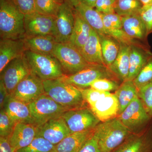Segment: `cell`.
I'll return each instance as SVG.
<instances>
[{
	"instance_id": "cell-1",
	"label": "cell",
	"mask_w": 152,
	"mask_h": 152,
	"mask_svg": "<svg viewBox=\"0 0 152 152\" xmlns=\"http://www.w3.org/2000/svg\"><path fill=\"white\" fill-rule=\"evenodd\" d=\"M45 93L67 110L88 105L80 89L61 78L43 81Z\"/></svg>"
},
{
	"instance_id": "cell-2",
	"label": "cell",
	"mask_w": 152,
	"mask_h": 152,
	"mask_svg": "<svg viewBox=\"0 0 152 152\" xmlns=\"http://www.w3.org/2000/svg\"><path fill=\"white\" fill-rule=\"evenodd\" d=\"M24 18L14 0H0L1 39H24Z\"/></svg>"
},
{
	"instance_id": "cell-3",
	"label": "cell",
	"mask_w": 152,
	"mask_h": 152,
	"mask_svg": "<svg viewBox=\"0 0 152 152\" xmlns=\"http://www.w3.org/2000/svg\"><path fill=\"white\" fill-rule=\"evenodd\" d=\"M131 134L118 117L101 122L95 129L94 135L103 152H114Z\"/></svg>"
},
{
	"instance_id": "cell-4",
	"label": "cell",
	"mask_w": 152,
	"mask_h": 152,
	"mask_svg": "<svg viewBox=\"0 0 152 152\" xmlns=\"http://www.w3.org/2000/svg\"><path fill=\"white\" fill-rule=\"evenodd\" d=\"M24 56L31 73L43 81L60 78L65 75L59 62L53 55L42 54L26 50Z\"/></svg>"
},
{
	"instance_id": "cell-5",
	"label": "cell",
	"mask_w": 152,
	"mask_h": 152,
	"mask_svg": "<svg viewBox=\"0 0 152 152\" xmlns=\"http://www.w3.org/2000/svg\"><path fill=\"white\" fill-rule=\"evenodd\" d=\"M117 117L129 132L134 134L143 132L152 122V117L138 96Z\"/></svg>"
},
{
	"instance_id": "cell-6",
	"label": "cell",
	"mask_w": 152,
	"mask_h": 152,
	"mask_svg": "<svg viewBox=\"0 0 152 152\" xmlns=\"http://www.w3.org/2000/svg\"><path fill=\"white\" fill-rule=\"evenodd\" d=\"M53 55L59 62L65 75L78 72L89 64L80 52L70 43H57Z\"/></svg>"
},
{
	"instance_id": "cell-7",
	"label": "cell",
	"mask_w": 152,
	"mask_h": 152,
	"mask_svg": "<svg viewBox=\"0 0 152 152\" xmlns=\"http://www.w3.org/2000/svg\"><path fill=\"white\" fill-rule=\"evenodd\" d=\"M61 78L80 89L90 88L93 82L98 79L110 78L117 80L108 68L97 64H89L76 74L70 75H64Z\"/></svg>"
},
{
	"instance_id": "cell-8",
	"label": "cell",
	"mask_w": 152,
	"mask_h": 152,
	"mask_svg": "<svg viewBox=\"0 0 152 152\" xmlns=\"http://www.w3.org/2000/svg\"><path fill=\"white\" fill-rule=\"evenodd\" d=\"M36 126H40L49 120L62 116L66 109L45 94L28 104Z\"/></svg>"
},
{
	"instance_id": "cell-9",
	"label": "cell",
	"mask_w": 152,
	"mask_h": 152,
	"mask_svg": "<svg viewBox=\"0 0 152 152\" xmlns=\"http://www.w3.org/2000/svg\"><path fill=\"white\" fill-rule=\"evenodd\" d=\"M62 116L72 134L94 129L101 122L88 105L68 110Z\"/></svg>"
},
{
	"instance_id": "cell-10",
	"label": "cell",
	"mask_w": 152,
	"mask_h": 152,
	"mask_svg": "<svg viewBox=\"0 0 152 152\" xmlns=\"http://www.w3.org/2000/svg\"><path fill=\"white\" fill-rule=\"evenodd\" d=\"M31 73L29 66L23 56L12 60L0 72L2 81L9 94H11L18 84Z\"/></svg>"
},
{
	"instance_id": "cell-11",
	"label": "cell",
	"mask_w": 152,
	"mask_h": 152,
	"mask_svg": "<svg viewBox=\"0 0 152 152\" xmlns=\"http://www.w3.org/2000/svg\"><path fill=\"white\" fill-rule=\"evenodd\" d=\"M74 10L66 1L60 6L55 17L53 35L57 42H69L75 25Z\"/></svg>"
},
{
	"instance_id": "cell-12",
	"label": "cell",
	"mask_w": 152,
	"mask_h": 152,
	"mask_svg": "<svg viewBox=\"0 0 152 152\" xmlns=\"http://www.w3.org/2000/svg\"><path fill=\"white\" fill-rule=\"evenodd\" d=\"M45 94L43 81L31 73L19 83L10 95L15 99L29 104Z\"/></svg>"
},
{
	"instance_id": "cell-13",
	"label": "cell",
	"mask_w": 152,
	"mask_h": 152,
	"mask_svg": "<svg viewBox=\"0 0 152 152\" xmlns=\"http://www.w3.org/2000/svg\"><path fill=\"white\" fill-rule=\"evenodd\" d=\"M55 17L35 12L25 15V37L53 35Z\"/></svg>"
},
{
	"instance_id": "cell-14",
	"label": "cell",
	"mask_w": 152,
	"mask_h": 152,
	"mask_svg": "<svg viewBox=\"0 0 152 152\" xmlns=\"http://www.w3.org/2000/svg\"><path fill=\"white\" fill-rule=\"evenodd\" d=\"M72 134L62 116H60L37 126L36 137L43 138L56 146Z\"/></svg>"
},
{
	"instance_id": "cell-15",
	"label": "cell",
	"mask_w": 152,
	"mask_h": 152,
	"mask_svg": "<svg viewBox=\"0 0 152 152\" xmlns=\"http://www.w3.org/2000/svg\"><path fill=\"white\" fill-rule=\"evenodd\" d=\"M149 45L136 41L130 45L129 71L127 80H134L152 56Z\"/></svg>"
},
{
	"instance_id": "cell-16",
	"label": "cell",
	"mask_w": 152,
	"mask_h": 152,
	"mask_svg": "<svg viewBox=\"0 0 152 152\" xmlns=\"http://www.w3.org/2000/svg\"><path fill=\"white\" fill-rule=\"evenodd\" d=\"M114 152H152V122L139 134H132Z\"/></svg>"
},
{
	"instance_id": "cell-17",
	"label": "cell",
	"mask_w": 152,
	"mask_h": 152,
	"mask_svg": "<svg viewBox=\"0 0 152 152\" xmlns=\"http://www.w3.org/2000/svg\"><path fill=\"white\" fill-rule=\"evenodd\" d=\"M89 107L102 122L116 118L119 115L118 102L114 93H110Z\"/></svg>"
},
{
	"instance_id": "cell-18",
	"label": "cell",
	"mask_w": 152,
	"mask_h": 152,
	"mask_svg": "<svg viewBox=\"0 0 152 152\" xmlns=\"http://www.w3.org/2000/svg\"><path fill=\"white\" fill-rule=\"evenodd\" d=\"M37 127V126L32 124H16L8 139L9 143L16 151L27 146L33 141L36 137Z\"/></svg>"
},
{
	"instance_id": "cell-19",
	"label": "cell",
	"mask_w": 152,
	"mask_h": 152,
	"mask_svg": "<svg viewBox=\"0 0 152 152\" xmlns=\"http://www.w3.org/2000/svg\"><path fill=\"white\" fill-rule=\"evenodd\" d=\"M3 108L15 124L23 123L36 125L28 104L15 99L11 95L6 99Z\"/></svg>"
},
{
	"instance_id": "cell-20",
	"label": "cell",
	"mask_w": 152,
	"mask_h": 152,
	"mask_svg": "<svg viewBox=\"0 0 152 152\" xmlns=\"http://www.w3.org/2000/svg\"><path fill=\"white\" fill-rule=\"evenodd\" d=\"M26 50L23 39H1L0 72L12 60L23 56Z\"/></svg>"
},
{
	"instance_id": "cell-21",
	"label": "cell",
	"mask_w": 152,
	"mask_h": 152,
	"mask_svg": "<svg viewBox=\"0 0 152 152\" xmlns=\"http://www.w3.org/2000/svg\"><path fill=\"white\" fill-rule=\"evenodd\" d=\"M130 45L120 42L118 54L108 69L120 83L127 80L129 71V55Z\"/></svg>"
},
{
	"instance_id": "cell-22",
	"label": "cell",
	"mask_w": 152,
	"mask_h": 152,
	"mask_svg": "<svg viewBox=\"0 0 152 152\" xmlns=\"http://www.w3.org/2000/svg\"><path fill=\"white\" fill-rule=\"evenodd\" d=\"M122 29L131 39L149 45L145 25L139 14L122 17Z\"/></svg>"
},
{
	"instance_id": "cell-23",
	"label": "cell",
	"mask_w": 152,
	"mask_h": 152,
	"mask_svg": "<svg viewBox=\"0 0 152 152\" xmlns=\"http://www.w3.org/2000/svg\"><path fill=\"white\" fill-rule=\"evenodd\" d=\"M95 129L72 133L55 146L57 152H79L94 134Z\"/></svg>"
},
{
	"instance_id": "cell-24",
	"label": "cell",
	"mask_w": 152,
	"mask_h": 152,
	"mask_svg": "<svg viewBox=\"0 0 152 152\" xmlns=\"http://www.w3.org/2000/svg\"><path fill=\"white\" fill-rule=\"evenodd\" d=\"M26 50L45 55H53L57 44L52 35L25 37L23 39Z\"/></svg>"
},
{
	"instance_id": "cell-25",
	"label": "cell",
	"mask_w": 152,
	"mask_h": 152,
	"mask_svg": "<svg viewBox=\"0 0 152 152\" xmlns=\"http://www.w3.org/2000/svg\"><path fill=\"white\" fill-rule=\"evenodd\" d=\"M80 51L89 64L105 66L102 54L99 37L98 33L92 28L88 40Z\"/></svg>"
},
{
	"instance_id": "cell-26",
	"label": "cell",
	"mask_w": 152,
	"mask_h": 152,
	"mask_svg": "<svg viewBox=\"0 0 152 152\" xmlns=\"http://www.w3.org/2000/svg\"><path fill=\"white\" fill-rule=\"evenodd\" d=\"M74 13L75 25L69 42L80 51L88 40L92 28L75 9Z\"/></svg>"
},
{
	"instance_id": "cell-27",
	"label": "cell",
	"mask_w": 152,
	"mask_h": 152,
	"mask_svg": "<svg viewBox=\"0 0 152 152\" xmlns=\"http://www.w3.org/2000/svg\"><path fill=\"white\" fill-rule=\"evenodd\" d=\"M75 9L98 34H107L102 14L94 8L89 7L81 2Z\"/></svg>"
},
{
	"instance_id": "cell-28",
	"label": "cell",
	"mask_w": 152,
	"mask_h": 152,
	"mask_svg": "<svg viewBox=\"0 0 152 152\" xmlns=\"http://www.w3.org/2000/svg\"><path fill=\"white\" fill-rule=\"evenodd\" d=\"M102 54L105 65L108 67L118 54L120 42L115 38L108 34H99Z\"/></svg>"
},
{
	"instance_id": "cell-29",
	"label": "cell",
	"mask_w": 152,
	"mask_h": 152,
	"mask_svg": "<svg viewBox=\"0 0 152 152\" xmlns=\"http://www.w3.org/2000/svg\"><path fill=\"white\" fill-rule=\"evenodd\" d=\"M114 94L118 102L119 115L137 96V89L133 81L127 80L121 83Z\"/></svg>"
},
{
	"instance_id": "cell-30",
	"label": "cell",
	"mask_w": 152,
	"mask_h": 152,
	"mask_svg": "<svg viewBox=\"0 0 152 152\" xmlns=\"http://www.w3.org/2000/svg\"><path fill=\"white\" fill-rule=\"evenodd\" d=\"M142 6L140 0H116L115 12L122 17L132 15L138 14Z\"/></svg>"
},
{
	"instance_id": "cell-31",
	"label": "cell",
	"mask_w": 152,
	"mask_h": 152,
	"mask_svg": "<svg viewBox=\"0 0 152 152\" xmlns=\"http://www.w3.org/2000/svg\"><path fill=\"white\" fill-rule=\"evenodd\" d=\"M36 12L39 13L56 17L61 4L59 0H34Z\"/></svg>"
},
{
	"instance_id": "cell-32",
	"label": "cell",
	"mask_w": 152,
	"mask_h": 152,
	"mask_svg": "<svg viewBox=\"0 0 152 152\" xmlns=\"http://www.w3.org/2000/svg\"><path fill=\"white\" fill-rule=\"evenodd\" d=\"M54 145L40 137H36L27 146L18 150L17 152H51Z\"/></svg>"
},
{
	"instance_id": "cell-33",
	"label": "cell",
	"mask_w": 152,
	"mask_h": 152,
	"mask_svg": "<svg viewBox=\"0 0 152 152\" xmlns=\"http://www.w3.org/2000/svg\"><path fill=\"white\" fill-rule=\"evenodd\" d=\"M137 96L146 110L152 117V82L138 89Z\"/></svg>"
},
{
	"instance_id": "cell-34",
	"label": "cell",
	"mask_w": 152,
	"mask_h": 152,
	"mask_svg": "<svg viewBox=\"0 0 152 152\" xmlns=\"http://www.w3.org/2000/svg\"><path fill=\"white\" fill-rule=\"evenodd\" d=\"M133 81L137 90L152 82V56Z\"/></svg>"
},
{
	"instance_id": "cell-35",
	"label": "cell",
	"mask_w": 152,
	"mask_h": 152,
	"mask_svg": "<svg viewBox=\"0 0 152 152\" xmlns=\"http://www.w3.org/2000/svg\"><path fill=\"white\" fill-rule=\"evenodd\" d=\"M121 84L119 82L114 79L102 78L93 82L90 88L101 91L115 92Z\"/></svg>"
},
{
	"instance_id": "cell-36",
	"label": "cell",
	"mask_w": 152,
	"mask_h": 152,
	"mask_svg": "<svg viewBox=\"0 0 152 152\" xmlns=\"http://www.w3.org/2000/svg\"><path fill=\"white\" fill-rule=\"evenodd\" d=\"M16 124L11 119L4 109L0 111V137L8 139Z\"/></svg>"
},
{
	"instance_id": "cell-37",
	"label": "cell",
	"mask_w": 152,
	"mask_h": 152,
	"mask_svg": "<svg viewBox=\"0 0 152 152\" xmlns=\"http://www.w3.org/2000/svg\"><path fill=\"white\" fill-rule=\"evenodd\" d=\"M106 32L109 30L122 29V17L114 13L102 14Z\"/></svg>"
},
{
	"instance_id": "cell-38",
	"label": "cell",
	"mask_w": 152,
	"mask_h": 152,
	"mask_svg": "<svg viewBox=\"0 0 152 152\" xmlns=\"http://www.w3.org/2000/svg\"><path fill=\"white\" fill-rule=\"evenodd\" d=\"M80 90L83 94L84 99L89 106L91 105L100 99L110 93L101 91L91 88Z\"/></svg>"
},
{
	"instance_id": "cell-39",
	"label": "cell",
	"mask_w": 152,
	"mask_h": 152,
	"mask_svg": "<svg viewBox=\"0 0 152 152\" xmlns=\"http://www.w3.org/2000/svg\"><path fill=\"white\" fill-rule=\"evenodd\" d=\"M139 14L145 25L149 35L152 33V4L143 5Z\"/></svg>"
},
{
	"instance_id": "cell-40",
	"label": "cell",
	"mask_w": 152,
	"mask_h": 152,
	"mask_svg": "<svg viewBox=\"0 0 152 152\" xmlns=\"http://www.w3.org/2000/svg\"><path fill=\"white\" fill-rule=\"evenodd\" d=\"M116 0H97L94 8L102 14L114 13Z\"/></svg>"
},
{
	"instance_id": "cell-41",
	"label": "cell",
	"mask_w": 152,
	"mask_h": 152,
	"mask_svg": "<svg viewBox=\"0 0 152 152\" xmlns=\"http://www.w3.org/2000/svg\"><path fill=\"white\" fill-rule=\"evenodd\" d=\"M14 1L24 15L36 12L34 0H14Z\"/></svg>"
},
{
	"instance_id": "cell-42",
	"label": "cell",
	"mask_w": 152,
	"mask_h": 152,
	"mask_svg": "<svg viewBox=\"0 0 152 152\" xmlns=\"http://www.w3.org/2000/svg\"><path fill=\"white\" fill-rule=\"evenodd\" d=\"M79 152H103L99 147L97 139L94 134L87 141Z\"/></svg>"
},
{
	"instance_id": "cell-43",
	"label": "cell",
	"mask_w": 152,
	"mask_h": 152,
	"mask_svg": "<svg viewBox=\"0 0 152 152\" xmlns=\"http://www.w3.org/2000/svg\"><path fill=\"white\" fill-rule=\"evenodd\" d=\"M0 152H17L9 143L8 139L0 137Z\"/></svg>"
},
{
	"instance_id": "cell-44",
	"label": "cell",
	"mask_w": 152,
	"mask_h": 152,
	"mask_svg": "<svg viewBox=\"0 0 152 152\" xmlns=\"http://www.w3.org/2000/svg\"><path fill=\"white\" fill-rule=\"evenodd\" d=\"M10 95L2 81L0 80V108L2 109L8 96Z\"/></svg>"
},
{
	"instance_id": "cell-45",
	"label": "cell",
	"mask_w": 152,
	"mask_h": 152,
	"mask_svg": "<svg viewBox=\"0 0 152 152\" xmlns=\"http://www.w3.org/2000/svg\"><path fill=\"white\" fill-rule=\"evenodd\" d=\"M97 0H80V2L86 5L94 8Z\"/></svg>"
},
{
	"instance_id": "cell-46",
	"label": "cell",
	"mask_w": 152,
	"mask_h": 152,
	"mask_svg": "<svg viewBox=\"0 0 152 152\" xmlns=\"http://www.w3.org/2000/svg\"><path fill=\"white\" fill-rule=\"evenodd\" d=\"M65 1L69 3L74 8L80 2V0H65Z\"/></svg>"
},
{
	"instance_id": "cell-47",
	"label": "cell",
	"mask_w": 152,
	"mask_h": 152,
	"mask_svg": "<svg viewBox=\"0 0 152 152\" xmlns=\"http://www.w3.org/2000/svg\"><path fill=\"white\" fill-rule=\"evenodd\" d=\"M143 5H147L152 4V0H140Z\"/></svg>"
},
{
	"instance_id": "cell-48",
	"label": "cell",
	"mask_w": 152,
	"mask_h": 152,
	"mask_svg": "<svg viewBox=\"0 0 152 152\" xmlns=\"http://www.w3.org/2000/svg\"><path fill=\"white\" fill-rule=\"evenodd\" d=\"M61 2L63 3L65 1V0H59Z\"/></svg>"
},
{
	"instance_id": "cell-49",
	"label": "cell",
	"mask_w": 152,
	"mask_h": 152,
	"mask_svg": "<svg viewBox=\"0 0 152 152\" xmlns=\"http://www.w3.org/2000/svg\"><path fill=\"white\" fill-rule=\"evenodd\" d=\"M51 152H57L56 151H55V150H54L53 151H52Z\"/></svg>"
}]
</instances>
